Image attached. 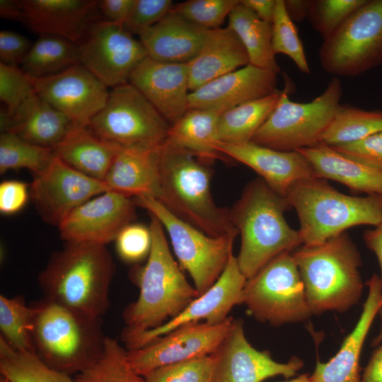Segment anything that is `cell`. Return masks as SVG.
Returning a JSON list of instances; mask_svg holds the SVG:
<instances>
[{
  "instance_id": "obj_28",
  "label": "cell",
  "mask_w": 382,
  "mask_h": 382,
  "mask_svg": "<svg viewBox=\"0 0 382 382\" xmlns=\"http://www.w3.org/2000/svg\"><path fill=\"white\" fill-rule=\"evenodd\" d=\"M187 64L191 92L250 62L241 40L227 26L209 30L199 52Z\"/></svg>"
},
{
  "instance_id": "obj_29",
  "label": "cell",
  "mask_w": 382,
  "mask_h": 382,
  "mask_svg": "<svg viewBox=\"0 0 382 382\" xmlns=\"http://www.w3.org/2000/svg\"><path fill=\"white\" fill-rule=\"evenodd\" d=\"M297 151L309 161L316 177L337 181L357 192L382 197V169L357 161L322 141Z\"/></svg>"
},
{
  "instance_id": "obj_1",
  "label": "cell",
  "mask_w": 382,
  "mask_h": 382,
  "mask_svg": "<svg viewBox=\"0 0 382 382\" xmlns=\"http://www.w3.org/2000/svg\"><path fill=\"white\" fill-rule=\"evenodd\" d=\"M151 218L152 243L147 261L132 270L139 297L122 313L125 343L174 318L199 296L173 259L162 224L153 215Z\"/></svg>"
},
{
  "instance_id": "obj_24",
  "label": "cell",
  "mask_w": 382,
  "mask_h": 382,
  "mask_svg": "<svg viewBox=\"0 0 382 382\" xmlns=\"http://www.w3.org/2000/svg\"><path fill=\"white\" fill-rule=\"evenodd\" d=\"M366 299L359 318L339 351L327 362L317 361L311 382H361L359 359L365 339L382 302V281L374 274L366 282Z\"/></svg>"
},
{
  "instance_id": "obj_31",
  "label": "cell",
  "mask_w": 382,
  "mask_h": 382,
  "mask_svg": "<svg viewBox=\"0 0 382 382\" xmlns=\"http://www.w3.org/2000/svg\"><path fill=\"white\" fill-rule=\"evenodd\" d=\"M220 114L212 110L189 109L170 125L166 141L186 150L206 163L215 159H225L215 148L219 141Z\"/></svg>"
},
{
  "instance_id": "obj_20",
  "label": "cell",
  "mask_w": 382,
  "mask_h": 382,
  "mask_svg": "<svg viewBox=\"0 0 382 382\" xmlns=\"http://www.w3.org/2000/svg\"><path fill=\"white\" fill-rule=\"evenodd\" d=\"M215 148L226 158L254 170L282 197L296 183L316 177L309 161L299 151H278L252 141L238 144L218 141Z\"/></svg>"
},
{
  "instance_id": "obj_48",
  "label": "cell",
  "mask_w": 382,
  "mask_h": 382,
  "mask_svg": "<svg viewBox=\"0 0 382 382\" xmlns=\"http://www.w3.org/2000/svg\"><path fill=\"white\" fill-rule=\"evenodd\" d=\"M32 46L24 35L15 31L3 30L0 32V61L8 65L21 64Z\"/></svg>"
},
{
  "instance_id": "obj_40",
  "label": "cell",
  "mask_w": 382,
  "mask_h": 382,
  "mask_svg": "<svg viewBox=\"0 0 382 382\" xmlns=\"http://www.w3.org/2000/svg\"><path fill=\"white\" fill-rule=\"evenodd\" d=\"M272 29L274 54H282L289 57L300 71L310 74L302 42L294 21L286 12L284 0H277Z\"/></svg>"
},
{
  "instance_id": "obj_54",
  "label": "cell",
  "mask_w": 382,
  "mask_h": 382,
  "mask_svg": "<svg viewBox=\"0 0 382 382\" xmlns=\"http://www.w3.org/2000/svg\"><path fill=\"white\" fill-rule=\"evenodd\" d=\"M286 12L294 22H301L308 18L310 1L308 0H284Z\"/></svg>"
},
{
  "instance_id": "obj_3",
  "label": "cell",
  "mask_w": 382,
  "mask_h": 382,
  "mask_svg": "<svg viewBox=\"0 0 382 382\" xmlns=\"http://www.w3.org/2000/svg\"><path fill=\"white\" fill-rule=\"evenodd\" d=\"M114 272L105 245L66 243L51 256L38 284L46 299L101 318L109 307Z\"/></svg>"
},
{
  "instance_id": "obj_26",
  "label": "cell",
  "mask_w": 382,
  "mask_h": 382,
  "mask_svg": "<svg viewBox=\"0 0 382 382\" xmlns=\"http://www.w3.org/2000/svg\"><path fill=\"white\" fill-rule=\"evenodd\" d=\"M209 30L170 11L137 35L150 58L163 62L188 63L199 52Z\"/></svg>"
},
{
  "instance_id": "obj_50",
  "label": "cell",
  "mask_w": 382,
  "mask_h": 382,
  "mask_svg": "<svg viewBox=\"0 0 382 382\" xmlns=\"http://www.w3.org/2000/svg\"><path fill=\"white\" fill-rule=\"evenodd\" d=\"M134 2V0H101L97 1V6L105 20L123 24Z\"/></svg>"
},
{
  "instance_id": "obj_8",
  "label": "cell",
  "mask_w": 382,
  "mask_h": 382,
  "mask_svg": "<svg viewBox=\"0 0 382 382\" xmlns=\"http://www.w3.org/2000/svg\"><path fill=\"white\" fill-rule=\"evenodd\" d=\"M287 78L276 106L251 141L278 151H292L313 146L331 123L342 95L339 78L332 77L323 92L308 103L292 101Z\"/></svg>"
},
{
  "instance_id": "obj_35",
  "label": "cell",
  "mask_w": 382,
  "mask_h": 382,
  "mask_svg": "<svg viewBox=\"0 0 382 382\" xmlns=\"http://www.w3.org/2000/svg\"><path fill=\"white\" fill-rule=\"evenodd\" d=\"M379 132H382V110L340 104L321 141L335 146L361 140Z\"/></svg>"
},
{
  "instance_id": "obj_21",
  "label": "cell",
  "mask_w": 382,
  "mask_h": 382,
  "mask_svg": "<svg viewBox=\"0 0 382 382\" xmlns=\"http://www.w3.org/2000/svg\"><path fill=\"white\" fill-rule=\"evenodd\" d=\"M277 73L249 64L191 91L189 108L221 113L277 92Z\"/></svg>"
},
{
  "instance_id": "obj_33",
  "label": "cell",
  "mask_w": 382,
  "mask_h": 382,
  "mask_svg": "<svg viewBox=\"0 0 382 382\" xmlns=\"http://www.w3.org/2000/svg\"><path fill=\"white\" fill-rule=\"evenodd\" d=\"M280 91L249 101L222 112L219 117V141L244 144L251 141L254 134L277 105Z\"/></svg>"
},
{
  "instance_id": "obj_56",
  "label": "cell",
  "mask_w": 382,
  "mask_h": 382,
  "mask_svg": "<svg viewBox=\"0 0 382 382\" xmlns=\"http://www.w3.org/2000/svg\"><path fill=\"white\" fill-rule=\"evenodd\" d=\"M378 314L380 316V319H381V329H380V331H379V334L378 335V336L374 339V344L376 345H378L379 344L380 342H382V302L380 305V307L378 308Z\"/></svg>"
},
{
  "instance_id": "obj_38",
  "label": "cell",
  "mask_w": 382,
  "mask_h": 382,
  "mask_svg": "<svg viewBox=\"0 0 382 382\" xmlns=\"http://www.w3.org/2000/svg\"><path fill=\"white\" fill-rule=\"evenodd\" d=\"M35 310L26 305L21 296H0V330L3 337L14 349L34 352L32 332Z\"/></svg>"
},
{
  "instance_id": "obj_22",
  "label": "cell",
  "mask_w": 382,
  "mask_h": 382,
  "mask_svg": "<svg viewBox=\"0 0 382 382\" xmlns=\"http://www.w3.org/2000/svg\"><path fill=\"white\" fill-rule=\"evenodd\" d=\"M172 125L190 109L187 64L163 62L148 57L129 81Z\"/></svg>"
},
{
  "instance_id": "obj_52",
  "label": "cell",
  "mask_w": 382,
  "mask_h": 382,
  "mask_svg": "<svg viewBox=\"0 0 382 382\" xmlns=\"http://www.w3.org/2000/svg\"><path fill=\"white\" fill-rule=\"evenodd\" d=\"M361 382H382V345L374 352L361 376Z\"/></svg>"
},
{
  "instance_id": "obj_4",
  "label": "cell",
  "mask_w": 382,
  "mask_h": 382,
  "mask_svg": "<svg viewBox=\"0 0 382 382\" xmlns=\"http://www.w3.org/2000/svg\"><path fill=\"white\" fill-rule=\"evenodd\" d=\"M207 163L166 141L161 147L156 199L180 219L211 236L238 235L230 209L215 203Z\"/></svg>"
},
{
  "instance_id": "obj_10",
  "label": "cell",
  "mask_w": 382,
  "mask_h": 382,
  "mask_svg": "<svg viewBox=\"0 0 382 382\" xmlns=\"http://www.w3.org/2000/svg\"><path fill=\"white\" fill-rule=\"evenodd\" d=\"M323 69L354 77L382 64V0H366L331 35L318 52Z\"/></svg>"
},
{
  "instance_id": "obj_6",
  "label": "cell",
  "mask_w": 382,
  "mask_h": 382,
  "mask_svg": "<svg viewBox=\"0 0 382 382\" xmlns=\"http://www.w3.org/2000/svg\"><path fill=\"white\" fill-rule=\"evenodd\" d=\"M284 198L297 214L305 245L320 244L353 226L382 221V197L345 195L318 177L296 183Z\"/></svg>"
},
{
  "instance_id": "obj_34",
  "label": "cell",
  "mask_w": 382,
  "mask_h": 382,
  "mask_svg": "<svg viewBox=\"0 0 382 382\" xmlns=\"http://www.w3.org/2000/svg\"><path fill=\"white\" fill-rule=\"evenodd\" d=\"M80 64L77 44L61 37L43 35L32 46L21 63L29 76L42 78Z\"/></svg>"
},
{
  "instance_id": "obj_7",
  "label": "cell",
  "mask_w": 382,
  "mask_h": 382,
  "mask_svg": "<svg viewBox=\"0 0 382 382\" xmlns=\"http://www.w3.org/2000/svg\"><path fill=\"white\" fill-rule=\"evenodd\" d=\"M32 306L34 352L50 367L64 373L80 372L101 355L106 337L101 318L44 297Z\"/></svg>"
},
{
  "instance_id": "obj_5",
  "label": "cell",
  "mask_w": 382,
  "mask_h": 382,
  "mask_svg": "<svg viewBox=\"0 0 382 382\" xmlns=\"http://www.w3.org/2000/svg\"><path fill=\"white\" fill-rule=\"evenodd\" d=\"M312 313L343 312L360 299L363 282L357 248L347 233L292 253Z\"/></svg>"
},
{
  "instance_id": "obj_16",
  "label": "cell",
  "mask_w": 382,
  "mask_h": 382,
  "mask_svg": "<svg viewBox=\"0 0 382 382\" xmlns=\"http://www.w3.org/2000/svg\"><path fill=\"white\" fill-rule=\"evenodd\" d=\"M35 93L76 125L88 127L105 106L108 87L81 64L51 76H28Z\"/></svg>"
},
{
  "instance_id": "obj_41",
  "label": "cell",
  "mask_w": 382,
  "mask_h": 382,
  "mask_svg": "<svg viewBox=\"0 0 382 382\" xmlns=\"http://www.w3.org/2000/svg\"><path fill=\"white\" fill-rule=\"evenodd\" d=\"M216 353L158 368L144 376L145 382H214Z\"/></svg>"
},
{
  "instance_id": "obj_12",
  "label": "cell",
  "mask_w": 382,
  "mask_h": 382,
  "mask_svg": "<svg viewBox=\"0 0 382 382\" xmlns=\"http://www.w3.org/2000/svg\"><path fill=\"white\" fill-rule=\"evenodd\" d=\"M170 125L129 82L112 88L105 106L88 128L94 134L123 147H161Z\"/></svg>"
},
{
  "instance_id": "obj_14",
  "label": "cell",
  "mask_w": 382,
  "mask_h": 382,
  "mask_svg": "<svg viewBox=\"0 0 382 382\" xmlns=\"http://www.w3.org/2000/svg\"><path fill=\"white\" fill-rule=\"evenodd\" d=\"M233 321L228 317L219 324L199 322L182 325L141 348L127 350L130 365L144 377L164 366L213 354L227 337Z\"/></svg>"
},
{
  "instance_id": "obj_23",
  "label": "cell",
  "mask_w": 382,
  "mask_h": 382,
  "mask_svg": "<svg viewBox=\"0 0 382 382\" xmlns=\"http://www.w3.org/2000/svg\"><path fill=\"white\" fill-rule=\"evenodd\" d=\"M98 1L21 0L22 23L40 35H49L79 44L94 22Z\"/></svg>"
},
{
  "instance_id": "obj_43",
  "label": "cell",
  "mask_w": 382,
  "mask_h": 382,
  "mask_svg": "<svg viewBox=\"0 0 382 382\" xmlns=\"http://www.w3.org/2000/svg\"><path fill=\"white\" fill-rule=\"evenodd\" d=\"M366 0H311L308 20L313 28L325 39Z\"/></svg>"
},
{
  "instance_id": "obj_51",
  "label": "cell",
  "mask_w": 382,
  "mask_h": 382,
  "mask_svg": "<svg viewBox=\"0 0 382 382\" xmlns=\"http://www.w3.org/2000/svg\"><path fill=\"white\" fill-rule=\"evenodd\" d=\"M261 20L272 23L276 8L277 0H241Z\"/></svg>"
},
{
  "instance_id": "obj_39",
  "label": "cell",
  "mask_w": 382,
  "mask_h": 382,
  "mask_svg": "<svg viewBox=\"0 0 382 382\" xmlns=\"http://www.w3.org/2000/svg\"><path fill=\"white\" fill-rule=\"evenodd\" d=\"M54 150L35 145L8 132L0 134V173L26 168L37 175L54 157Z\"/></svg>"
},
{
  "instance_id": "obj_25",
  "label": "cell",
  "mask_w": 382,
  "mask_h": 382,
  "mask_svg": "<svg viewBox=\"0 0 382 382\" xmlns=\"http://www.w3.org/2000/svg\"><path fill=\"white\" fill-rule=\"evenodd\" d=\"M76 125L35 93L11 114L0 112L1 132L13 134L37 146L54 149Z\"/></svg>"
},
{
  "instance_id": "obj_45",
  "label": "cell",
  "mask_w": 382,
  "mask_h": 382,
  "mask_svg": "<svg viewBox=\"0 0 382 382\" xmlns=\"http://www.w3.org/2000/svg\"><path fill=\"white\" fill-rule=\"evenodd\" d=\"M120 257L127 262H137L149 256L151 248L149 227L131 223L119 233L115 239Z\"/></svg>"
},
{
  "instance_id": "obj_57",
  "label": "cell",
  "mask_w": 382,
  "mask_h": 382,
  "mask_svg": "<svg viewBox=\"0 0 382 382\" xmlns=\"http://www.w3.org/2000/svg\"><path fill=\"white\" fill-rule=\"evenodd\" d=\"M282 382H311V381L308 374H302L291 380Z\"/></svg>"
},
{
  "instance_id": "obj_49",
  "label": "cell",
  "mask_w": 382,
  "mask_h": 382,
  "mask_svg": "<svg viewBox=\"0 0 382 382\" xmlns=\"http://www.w3.org/2000/svg\"><path fill=\"white\" fill-rule=\"evenodd\" d=\"M28 185L18 180H6L0 184V212L13 214L21 211L28 202Z\"/></svg>"
},
{
  "instance_id": "obj_15",
  "label": "cell",
  "mask_w": 382,
  "mask_h": 382,
  "mask_svg": "<svg viewBox=\"0 0 382 382\" xmlns=\"http://www.w3.org/2000/svg\"><path fill=\"white\" fill-rule=\"evenodd\" d=\"M109 190L105 182L77 171L55 155L30 184L39 215L47 224L57 226L76 207Z\"/></svg>"
},
{
  "instance_id": "obj_47",
  "label": "cell",
  "mask_w": 382,
  "mask_h": 382,
  "mask_svg": "<svg viewBox=\"0 0 382 382\" xmlns=\"http://www.w3.org/2000/svg\"><path fill=\"white\" fill-rule=\"evenodd\" d=\"M332 147L363 163L382 169V132L357 141Z\"/></svg>"
},
{
  "instance_id": "obj_44",
  "label": "cell",
  "mask_w": 382,
  "mask_h": 382,
  "mask_svg": "<svg viewBox=\"0 0 382 382\" xmlns=\"http://www.w3.org/2000/svg\"><path fill=\"white\" fill-rule=\"evenodd\" d=\"M34 93L28 76L18 66L0 62V99L6 112H15Z\"/></svg>"
},
{
  "instance_id": "obj_58",
  "label": "cell",
  "mask_w": 382,
  "mask_h": 382,
  "mask_svg": "<svg viewBox=\"0 0 382 382\" xmlns=\"http://www.w3.org/2000/svg\"><path fill=\"white\" fill-rule=\"evenodd\" d=\"M0 382H9L6 378H4L2 376V378H1V381Z\"/></svg>"
},
{
  "instance_id": "obj_9",
  "label": "cell",
  "mask_w": 382,
  "mask_h": 382,
  "mask_svg": "<svg viewBox=\"0 0 382 382\" xmlns=\"http://www.w3.org/2000/svg\"><path fill=\"white\" fill-rule=\"evenodd\" d=\"M134 202L157 218L166 230L180 267L190 275L199 294L210 289L233 253V241L238 235L209 236L151 196L135 197Z\"/></svg>"
},
{
  "instance_id": "obj_42",
  "label": "cell",
  "mask_w": 382,
  "mask_h": 382,
  "mask_svg": "<svg viewBox=\"0 0 382 382\" xmlns=\"http://www.w3.org/2000/svg\"><path fill=\"white\" fill-rule=\"evenodd\" d=\"M239 0H188L174 4L171 11L207 30L220 28Z\"/></svg>"
},
{
  "instance_id": "obj_53",
  "label": "cell",
  "mask_w": 382,
  "mask_h": 382,
  "mask_svg": "<svg viewBox=\"0 0 382 382\" xmlns=\"http://www.w3.org/2000/svg\"><path fill=\"white\" fill-rule=\"evenodd\" d=\"M364 241L366 247L376 256L380 270V278L382 281V221L373 229L364 233Z\"/></svg>"
},
{
  "instance_id": "obj_17",
  "label": "cell",
  "mask_w": 382,
  "mask_h": 382,
  "mask_svg": "<svg viewBox=\"0 0 382 382\" xmlns=\"http://www.w3.org/2000/svg\"><path fill=\"white\" fill-rule=\"evenodd\" d=\"M130 197L107 191L74 209L58 226L66 243L105 245L136 217Z\"/></svg>"
},
{
  "instance_id": "obj_30",
  "label": "cell",
  "mask_w": 382,
  "mask_h": 382,
  "mask_svg": "<svg viewBox=\"0 0 382 382\" xmlns=\"http://www.w3.org/2000/svg\"><path fill=\"white\" fill-rule=\"evenodd\" d=\"M119 146L96 136L87 127L76 126L54 154L77 171L104 182Z\"/></svg>"
},
{
  "instance_id": "obj_19",
  "label": "cell",
  "mask_w": 382,
  "mask_h": 382,
  "mask_svg": "<svg viewBox=\"0 0 382 382\" xmlns=\"http://www.w3.org/2000/svg\"><path fill=\"white\" fill-rule=\"evenodd\" d=\"M216 355L214 382H262L276 376L289 378L303 366L298 357L281 363L274 360L269 352L256 349L246 339L241 320L233 321Z\"/></svg>"
},
{
  "instance_id": "obj_36",
  "label": "cell",
  "mask_w": 382,
  "mask_h": 382,
  "mask_svg": "<svg viewBox=\"0 0 382 382\" xmlns=\"http://www.w3.org/2000/svg\"><path fill=\"white\" fill-rule=\"evenodd\" d=\"M0 372L9 382H78L50 367L35 353L14 349L1 337Z\"/></svg>"
},
{
  "instance_id": "obj_2",
  "label": "cell",
  "mask_w": 382,
  "mask_h": 382,
  "mask_svg": "<svg viewBox=\"0 0 382 382\" xmlns=\"http://www.w3.org/2000/svg\"><path fill=\"white\" fill-rule=\"evenodd\" d=\"M289 208L284 197L257 178L245 186L230 209L231 222L241 234L238 265L247 279L278 255L303 244L299 230L286 221Z\"/></svg>"
},
{
  "instance_id": "obj_27",
  "label": "cell",
  "mask_w": 382,
  "mask_h": 382,
  "mask_svg": "<svg viewBox=\"0 0 382 382\" xmlns=\"http://www.w3.org/2000/svg\"><path fill=\"white\" fill-rule=\"evenodd\" d=\"M161 147L119 146L104 179L109 190L129 197L157 199Z\"/></svg>"
},
{
  "instance_id": "obj_13",
  "label": "cell",
  "mask_w": 382,
  "mask_h": 382,
  "mask_svg": "<svg viewBox=\"0 0 382 382\" xmlns=\"http://www.w3.org/2000/svg\"><path fill=\"white\" fill-rule=\"evenodd\" d=\"M79 62L108 88L129 83L134 71L149 55L123 24L95 21L77 44Z\"/></svg>"
},
{
  "instance_id": "obj_32",
  "label": "cell",
  "mask_w": 382,
  "mask_h": 382,
  "mask_svg": "<svg viewBox=\"0 0 382 382\" xmlns=\"http://www.w3.org/2000/svg\"><path fill=\"white\" fill-rule=\"evenodd\" d=\"M228 18V27L236 33L243 44L250 64L279 73L281 69L272 50V23L259 18L241 0Z\"/></svg>"
},
{
  "instance_id": "obj_37",
  "label": "cell",
  "mask_w": 382,
  "mask_h": 382,
  "mask_svg": "<svg viewBox=\"0 0 382 382\" xmlns=\"http://www.w3.org/2000/svg\"><path fill=\"white\" fill-rule=\"evenodd\" d=\"M78 382H145L132 368L127 350L117 340L106 337L99 358L79 372Z\"/></svg>"
},
{
  "instance_id": "obj_18",
  "label": "cell",
  "mask_w": 382,
  "mask_h": 382,
  "mask_svg": "<svg viewBox=\"0 0 382 382\" xmlns=\"http://www.w3.org/2000/svg\"><path fill=\"white\" fill-rule=\"evenodd\" d=\"M246 280L238 267L236 257L232 253L223 272L210 289L195 299L174 318L125 342L127 350L141 348L186 324L201 321L210 324L223 323L228 318L232 308L241 304L242 291Z\"/></svg>"
},
{
  "instance_id": "obj_11",
  "label": "cell",
  "mask_w": 382,
  "mask_h": 382,
  "mask_svg": "<svg viewBox=\"0 0 382 382\" xmlns=\"http://www.w3.org/2000/svg\"><path fill=\"white\" fill-rule=\"evenodd\" d=\"M241 304L260 322L274 326L307 319L311 314L292 253H281L246 280Z\"/></svg>"
},
{
  "instance_id": "obj_55",
  "label": "cell",
  "mask_w": 382,
  "mask_h": 382,
  "mask_svg": "<svg viewBox=\"0 0 382 382\" xmlns=\"http://www.w3.org/2000/svg\"><path fill=\"white\" fill-rule=\"evenodd\" d=\"M0 15L5 19L22 22V12L18 1L1 0Z\"/></svg>"
},
{
  "instance_id": "obj_46",
  "label": "cell",
  "mask_w": 382,
  "mask_h": 382,
  "mask_svg": "<svg viewBox=\"0 0 382 382\" xmlns=\"http://www.w3.org/2000/svg\"><path fill=\"white\" fill-rule=\"evenodd\" d=\"M173 5L171 0H134L123 25L132 35H138L160 21Z\"/></svg>"
}]
</instances>
